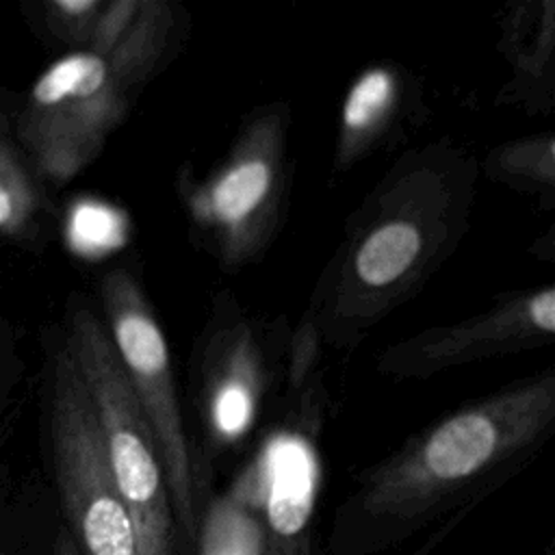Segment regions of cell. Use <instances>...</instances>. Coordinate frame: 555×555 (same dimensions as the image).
I'll return each mask as SVG.
<instances>
[{"mask_svg":"<svg viewBox=\"0 0 555 555\" xmlns=\"http://www.w3.org/2000/svg\"><path fill=\"white\" fill-rule=\"evenodd\" d=\"M475 182V156L451 139L403 154L349 219L306 310V343L353 349L416 297L464 238Z\"/></svg>","mask_w":555,"mask_h":555,"instance_id":"obj_1","label":"cell"},{"mask_svg":"<svg viewBox=\"0 0 555 555\" xmlns=\"http://www.w3.org/2000/svg\"><path fill=\"white\" fill-rule=\"evenodd\" d=\"M555 425V371L455 410L375 466L358 492L373 518L410 520L535 451Z\"/></svg>","mask_w":555,"mask_h":555,"instance_id":"obj_2","label":"cell"},{"mask_svg":"<svg viewBox=\"0 0 555 555\" xmlns=\"http://www.w3.org/2000/svg\"><path fill=\"white\" fill-rule=\"evenodd\" d=\"M163 59L150 37L130 33L106 56L76 50L48 65L17 117V139L37 171L52 182L80 173Z\"/></svg>","mask_w":555,"mask_h":555,"instance_id":"obj_3","label":"cell"},{"mask_svg":"<svg viewBox=\"0 0 555 555\" xmlns=\"http://www.w3.org/2000/svg\"><path fill=\"white\" fill-rule=\"evenodd\" d=\"M87 388L113 481L130 516L139 555H176V518L160 453L130 390L104 321L85 304L69 312L65 340Z\"/></svg>","mask_w":555,"mask_h":555,"instance_id":"obj_4","label":"cell"},{"mask_svg":"<svg viewBox=\"0 0 555 555\" xmlns=\"http://www.w3.org/2000/svg\"><path fill=\"white\" fill-rule=\"evenodd\" d=\"M286 108L267 106L241 128L228 156L184 191L193 228L225 269H238L275 236L288 186Z\"/></svg>","mask_w":555,"mask_h":555,"instance_id":"obj_5","label":"cell"},{"mask_svg":"<svg viewBox=\"0 0 555 555\" xmlns=\"http://www.w3.org/2000/svg\"><path fill=\"white\" fill-rule=\"evenodd\" d=\"M102 306L121 371L154 434L176 527L191 542L197 538L195 468L165 334L141 284L121 267L102 278Z\"/></svg>","mask_w":555,"mask_h":555,"instance_id":"obj_6","label":"cell"},{"mask_svg":"<svg viewBox=\"0 0 555 555\" xmlns=\"http://www.w3.org/2000/svg\"><path fill=\"white\" fill-rule=\"evenodd\" d=\"M52 466L80 555H139L137 535L113 481L93 405L69 349L52 366Z\"/></svg>","mask_w":555,"mask_h":555,"instance_id":"obj_7","label":"cell"},{"mask_svg":"<svg viewBox=\"0 0 555 555\" xmlns=\"http://www.w3.org/2000/svg\"><path fill=\"white\" fill-rule=\"evenodd\" d=\"M553 336L555 286L544 284L499 299L496 306L457 323L427 327L390 345L377 358V369L395 379H427L477 360L535 349Z\"/></svg>","mask_w":555,"mask_h":555,"instance_id":"obj_8","label":"cell"},{"mask_svg":"<svg viewBox=\"0 0 555 555\" xmlns=\"http://www.w3.org/2000/svg\"><path fill=\"white\" fill-rule=\"evenodd\" d=\"M260 529V555H312L314 462L306 447L275 440L236 479Z\"/></svg>","mask_w":555,"mask_h":555,"instance_id":"obj_9","label":"cell"},{"mask_svg":"<svg viewBox=\"0 0 555 555\" xmlns=\"http://www.w3.org/2000/svg\"><path fill=\"white\" fill-rule=\"evenodd\" d=\"M251 330L241 319L225 321L206 356L204 410L212 431L230 440L245 431L258 405L262 366Z\"/></svg>","mask_w":555,"mask_h":555,"instance_id":"obj_10","label":"cell"},{"mask_svg":"<svg viewBox=\"0 0 555 555\" xmlns=\"http://www.w3.org/2000/svg\"><path fill=\"white\" fill-rule=\"evenodd\" d=\"M399 74L390 67H371L351 85L340 115L336 167H349L362 158L384 134L399 106Z\"/></svg>","mask_w":555,"mask_h":555,"instance_id":"obj_11","label":"cell"},{"mask_svg":"<svg viewBox=\"0 0 555 555\" xmlns=\"http://www.w3.org/2000/svg\"><path fill=\"white\" fill-rule=\"evenodd\" d=\"M533 13L527 15V9H520V17L512 20L507 33V56L514 65L512 89L520 100L538 104L540 93L544 91L551 100L553 85V63H555V4L544 0L531 7Z\"/></svg>","mask_w":555,"mask_h":555,"instance_id":"obj_12","label":"cell"},{"mask_svg":"<svg viewBox=\"0 0 555 555\" xmlns=\"http://www.w3.org/2000/svg\"><path fill=\"white\" fill-rule=\"evenodd\" d=\"M483 169L490 178L520 191L551 193L555 189V139L544 132L503 143L486 156Z\"/></svg>","mask_w":555,"mask_h":555,"instance_id":"obj_13","label":"cell"},{"mask_svg":"<svg viewBox=\"0 0 555 555\" xmlns=\"http://www.w3.org/2000/svg\"><path fill=\"white\" fill-rule=\"evenodd\" d=\"M199 529V555H260L258 520L234 483L215 499Z\"/></svg>","mask_w":555,"mask_h":555,"instance_id":"obj_14","label":"cell"},{"mask_svg":"<svg viewBox=\"0 0 555 555\" xmlns=\"http://www.w3.org/2000/svg\"><path fill=\"white\" fill-rule=\"evenodd\" d=\"M39 206L37 189L15 147L0 137V232L20 234Z\"/></svg>","mask_w":555,"mask_h":555,"instance_id":"obj_15","label":"cell"},{"mask_svg":"<svg viewBox=\"0 0 555 555\" xmlns=\"http://www.w3.org/2000/svg\"><path fill=\"white\" fill-rule=\"evenodd\" d=\"M104 4L106 0H50L46 17L56 37L85 50Z\"/></svg>","mask_w":555,"mask_h":555,"instance_id":"obj_16","label":"cell"},{"mask_svg":"<svg viewBox=\"0 0 555 555\" xmlns=\"http://www.w3.org/2000/svg\"><path fill=\"white\" fill-rule=\"evenodd\" d=\"M141 0H108L100 11L91 37L87 41V52L106 56L119 43L124 33L130 28Z\"/></svg>","mask_w":555,"mask_h":555,"instance_id":"obj_17","label":"cell"},{"mask_svg":"<svg viewBox=\"0 0 555 555\" xmlns=\"http://www.w3.org/2000/svg\"><path fill=\"white\" fill-rule=\"evenodd\" d=\"M52 555H80L74 538L67 531V527H61V531L56 533L54 544H52Z\"/></svg>","mask_w":555,"mask_h":555,"instance_id":"obj_18","label":"cell"},{"mask_svg":"<svg viewBox=\"0 0 555 555\" xmlns=\"http://www.w3.org/2000/svg\"><path fill=\"white\" fill-rule=\"evenodd\" d=\"M0 555H17V538L9 535V529L0 522Z\"/></svg>","mask_w":555,"mask_h":555,"instance_id":"obj_19","label":"cell"}]
</instances>
